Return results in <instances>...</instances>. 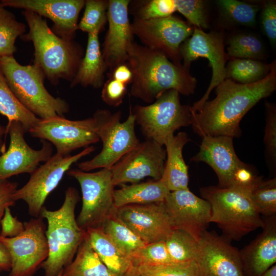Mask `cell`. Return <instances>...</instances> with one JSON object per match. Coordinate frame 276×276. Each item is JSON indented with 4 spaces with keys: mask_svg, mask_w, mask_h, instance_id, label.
<instances>
[{
    "mask_svg": "<svg viewBox=\"0 0 276 276\" xmlns=\"http://www.w3.org/2000/svg\"><path fill=\"white\" fill-rule=\"evenodd\" d=\"M216 97L207 100L201 109L192 114V129L201 136L241 135L240 123L246 113L261 99L276 89V64L263 79L250 84L225 79L215 88Z\"/></svg>",
    "mask_w": 276,
    "mask_h": 276,
    "instance_id": "6da1fadb",
    "label": "cell"
},
{
    "mask_svg": "<svg viewBox=\"0 0 276 276\" xmlns=\"http://www.w3.org/2000/svg\"><path fill=\"white\" fill-rule=\"evenodd\" d=\"M127 62L133 73L130 94L145 103H152L170 89L185 96L195 92L197 80L189 69L175 63L160 51L133 42Z\"/></svg>",
    "mask_w": 276,
    "mask_h": 276,
    "instance_id": "7a4b0ae2",
    "label": "cell"
},
{
    "mask_svg": "<svg viewBox=\"0 0 276 276\" xmlns=\"http://www.w3.org/2000/svg\"><path fill=\"white\" fill-rule=\"evenodd\" d=\"M22 14L29 31L21 38L33 43V64L53 85L58 84L61 79L71 82L84 56L82 46L74 40H65L55 34L45 19L36 13L24 10Z\"/></svg>",
    "mask_w": 276,
    "mask_h": 276,
    "instance_id": "3957f363",
    "label": "cell"
},
{
    "mask_svg": "<svg viewBox=\"0 0 276 276\" xmlns=\"http://www.w3.org/2000/svg\"><path fill=\"white\" fill-rule=\"evenodd\" d=\"M255 188L234 186L200 189L202 198L211 205L210 222L216 223L223 237L230 241H238L264 225V220L251 199Z\"/></svg>",
    "mask_w": 276,
    "mask_h": 276,
    "instance_id": "277c9868",
    "label": "cell"
},
{
    "mask_svg": "<svg viewBox=\"0 0 276 276\" xmlns=\"http://www.w3.org/2000/svg\"><path fill=\"white\" fill-rule=\"evenodd\" d=\"M79 196L76 189L68 188L65 192L62 206L50 211L43 207L40 216L47 220L45 231L49 256L41 265L45 276H57L73 260L78 249L86 235L75 218V210Z\"/></svg>",
    "mask_w": 276,
    "mask_h": 276,
    "instance_id": "5b68a950",
    "label": "cell"
},
{
    "mask_svg": "<svg viewBox=\"0 0 276 276\" xmlns=\"http://www.w3.org/2000/svg\"><path fill=\"white\" fill-rule=\"evenodd\" d=\"M0 72L18 101L39 119L63 117L68 112L67 102L45 88V75L36 65H22L13 56H4L0 57Z\"/></svg>",
    "mask_w": 276,
    "mask_h": 276,
    "instance_id": "8992f818",
    "label": "cell"
},
{
    "mask_svg": "<svg viewBox=\"0 0 276 276\" xmlns=\"http://www.w3.org/2000/svg\"><path fill=\"white\" fill-rule=\"evenodd\" d=\"M122 113L99 109L93 115L95 131L102 143L101 151L92 159L77 164L79 169L89 171L111 169L140 142L135 131V119L130 108L126 120L121 122Z\"/></svg>",
    "mask_w": 276,
    "mask_h": 276,
    "instance_id": "52a82bcc",
    "label": "cell"
},
{
    "mask_svg": "<svg viewBox=\"0 0 276 276\" xmlns=\"http://www.w3.org/2000/svg\"><path fill=\"white\" fill-rule=\"evenodd\" d=\"M190 105H183L179 93L170 89L163 93L152 103L136 105L131 108L143 134L147 140L163 145L167 138L181 127L191 125Z\"/></svg>",
    "mask_w": 276,
    "mask_h": 276,
    "instance_id": "ba28073f",
    "label": "cell"
},
{
    "mask_svg": "<svg viewBox=\"0 0 276 276\" xmlns=\"http://www.w3.org/2000/svg\"><path fill=\"white\" fill-rule=\"evenodd\" d=\"M66 172L78 181L81 189L82 205L76 220L78 225L85 230L101 227L116 211L111 170L103 168L87 172L70 169Z\"/></svg>",
    "mask_w": 276,
    "mask_h": 276,
    "instance_id": "9c48e42d",
    "label": "cell"
},
{
    "mask_svg": "<svg viewBox=\"0 0 276 276\" xmlns=\"http://www.w3.org/2000/svg\"><path fill=\"white\" fill-rule=\"evenodd\" d=\"M95 150L93 146L85 148L77 154L63 156L56 153L39 166L28 181L13 195L14 201L22 200L28 206L29 214L38 218L48 195L57 187L71 166Z\"/></svg>",
    "mask_w": 276,
    "mask_h": 276,
    "instance_id": "30bf717a",
    "label": "cell"
},
{
    "mask_svg": "<svg viewBox=\"0 0 276 276\" xmlns=\"http://www.w3.org/2000/svg\"><path fill=\"white\" fill-rule=\"evenodd\" d=\"M25 229L14 238L0 236L11 261L9 276H32L49 256L45 226L42 217L24 223Z\"/></svg>",
    "mask_w": 276,
    "mask_h": 276,
    "instance_id": "8fae6325",
    "label": "cell"
},
{
    "mask_svg": "<svg viewBox=\"0 0 276 276\" xmlns=\"http://www.w3.org/2000/svg\"><path fill=\"white\" fill-rule=\"evenodd\" d=\"M191 36L180 47L182 65L189 69L192 61L203 57L208 59L212 71L211 80L205 93L191 106L190 111L192 113L201 109L212 90L225 79V64L228 56L225 52L223 38L220 33H206L202 29L194 27Z\"/></svg>",
    "mask_w": 276,
    "mask_h": 276,
    "instance_id": "7c38bea8",
    "label": "cell"
},
{
    "mask_svg": "<svg viewBox=\"0 0 276 276\" xmlns=\"http://www.w3.org/2000/svg\"><path fill=\"white\" fill-rule=\"evenodd\" d=\"M29 132L32 137L53 144L56 153L63 156L100 141L93 117L75 121L59 116L40 119Z\"/></svg>",
    "mask_w": 276,
    "mask_h": 276,
    "instance_id": "4fadbf2b",
    "label": "cell"
},
{
    "mask_svg": "<svg viewBox=\"0 0 276 276\" xmlns=\"http://www.w3.org/2000/svg\"><path fill=\"white\" fill-rule=\"evenodd\" d=\"M131 26L133 35L143 45L160 51L175 63L181 64L180 45L194 28L173 15L146 20L134 18Z\"/></svg>",
    "mask_w": 276,
    "mask_h": 276,
    "instance_id": "5bb4252c",
    "label": "cell"
},
{
    "mask_svg": "<svg viewBox=\"0 0 276 276\" xmlns=\"http://www.w3.org/2000/svg\"><path fill=\"white\" fill-rule=\"evenodd\" d=\"M164 146L151 140L140 142L110 169L114 186L138 183L147 177L159 180L166 157Z\"/></svg>",
    "mask_w": 276,
    "mask_h": 276,
    "instance_id": "9a60e30c",
    "label": "cell"
},
{
    "mask_svg": "<svg viewBox=\"0 0 276 276\" xmlns=\"http://www.w3.org/2000/svg\"><path fill=\"white\" fill-rule=\"evenodd\" d=\"M26 132L20 123H8L6 134L9 135L10 144L7 150L0 155V181L21 173L31 174L40 162H45L52 156L53 148L50 143L41 140V148L33 149L25 140Z\"/></svg>",
    "mask_w": 276,
    "mask_h": 276,
    "instance_id": "2e32d148",
    "label": "cell"
},
{
    "mask_svg": "<svg viewBox=\"0 0 276 276\" xmlns=\"http://www.w3.org/2000/svg\"><path fill=\"white\" fill-rule=\"evenodd\" d=\"M195 261L199 276H244L239 250L213 231L198 241Z\"/></svg>",
    "mask_w": 276,
    "mask_h": 276,
    "instance_id": "e0dca14e",
    "label": "cell"
},
{
    "mask_svg": "<svg viewBox=\"0 0 276 276\" xmlns=\"http://www.w3.org/2000/svg\"><path fill=\"white\" fill-rule=\"evenodd\" d=\"M164 202L173 229L183 231L198 241L211 223L209 202L189 189L170 192Z\"/></svg>",
    "mask_w": 276,
    "mask_h": 276,
    "instance_id": "ac0fdd59",
    "label": "cell"
},
{
    "mask_svg": "<svg viewBox=\"0 0 276 276\" xmlns=\"http://www.w3.org/2000/svg\"><path fill=\"white\" fill-rule=\"evenodd\" d=\"M116 214L146 244L165 241L173 229L164 201L125 205Z\"/></svg>",
    "mask_w": 276,
    "mask_h": 276,
    "instance_id": "d6986e66",
    "label": "cell"
},
{
    "mask_svg": "<svg viewBox=\"0 0 276 276\" xmlns=\"http://www.w3.org/2000/svg\"><path fill=\"white\" fill-rule=\"evenodd\" d=\"M84 0H2L0 6L22 9L51 19L54 32L67 40H73L78 30L79 13Z\"/></svg>",
    "mask_w": 276,
    "mask_h": 276,
    "instance_id": "ffe728a7",
    "label": "cell"
},
{
    "mask_svg": "<svg viewBox=\"0 0 276 276\" xmlns=\"http://www.w3.org/2000/svg\"><path fill=\"white\" fill-rule=\"evenodd\" d=\"M130 1L109 0L107 12L108 24L102 53L109 72L126 62L128 50L133 41L128 11Z\"/></svg>",
    "mask_w": 276,
    "mask_h": 276,
    "instance_id": "44dd1931",
    "label": "cell"
},
{
    "mask_svg": "<svg viewBox=\"0 0 276 276\" xmlns=\"http://www.w3.org/2000/svg\"><path fill=\"white\" fill-rule=\"evenodd\" d=\"M191 161L209 165L218 177L217 186L221 188L233 186L237 173L247 165L237 155L233 138L223 135L202 136L199 150Z\"/></svg>",
    "mask_w": 276,
    "mask_h": 276,
    "instance_id": "7402d4cb",
    "label": "cell"
},
{
    "mask_svg": "<svg viewBox=\"0 0 276 276\" xmlns=\"http://www.w3.org/2000/svg\"><path fill=\"white\" fill-rule=\"evenodd\" d=\"M263 220L262 233L239 251L244 276H261L276 262V215Z\"/></svg>",
    "mask_w": 276,
    "mask_h": 276,
    "instance_id": "603a6c76",
    "label": "cell"
},
{
    "mask_svg": "<svg viewBox=\"0 0 276 276\" xmlns=\"http://www.w3.org/2000/svg\"><path fill=\"white\" fill-rule=\"evenodd\" d=\"M190 141L188 134L182 131L169 136L164 143L166 157L159 180L170 192L189 189L188 166L184 160L182 150Z\"/></svg>",
    "mask_w": 276,
    "mask_h": 276,
    "instance_id": "cb8c5ba5",
    "label": "cell"
},
{
    "mask_svg": "<svg viewBox=\"0 0 276 276\" xmlns=\"http://www.w3.org/2000/svg\"><path fill=\"white\" fill-rule=\"evenodd\" d=\"M99 34H88L85 53L71 82V88L80 85L98 89L103 86L107 67L101 50Z\"/></svg>",
    "mask_w": 276,
    "mask_h": 276,
    "instance_id": "d4e9b609",
    "label": "cell"
},
{
    "mask_svg": "<svg viewBox=\"0 0 276 276\" xmlns=\"http://www.w3.org/2000/svg\"><path fill=\"white\" fill-rule=\"evenodd\" d=\"M89 241L101 260L114 276H122L132 266L124 254L102 227L86 230Z\"/></svg>",
    "mask_w": 276,
    "mask_h": 276,
    "instance_id": "484cf974",
    "label": "cell"
},
{
    "mask_svg": "<svg viewBox=\"0 0 276 276\" xmlns=\"http://www.w3.org/2000/svg\"><path fill=\"white\" fill-rule=\"evenodd\" d=\"M170 192L160 180L125 186L114 191V207L164 201Z\"/></svg>",
    "mask_w": 276,
    "mask_h": 276,
    "instance_id": "4316f807",
    "label": "cell"
},
{
    "mask_svg": "<svg viewBox=\"0 0 276 276\" xmlns=\"http://www.w3.org/2000/svg\"><path fill=\"white\" fill-rule=\"evenodd\" d=\"M62 276H114L101 260L86 235L74 260L62 271Z\"/></svg>",
    "mask_w": 276,
    "mask_h": 276,
    "instance_id": "83f0119b",
    "label": "cell"
},
{
    "mask_svg": "<svg viewBox=\"0 0 276 276\" xmlns=\"http://www.w3.org/2000/svg\"><path fill=\"white\" fill-rule=\"evenodd\" d=\"M0 114L6 117L8 123L16 121L20 123L27 132L39 120L25 107L8 87L2 74L0 76Z\"/></svg>",
    "mask_w": 276,
    "mask_h": 276,
    "instance_id": "f1b7e54d",
    "label": "cell"
},
{
    "mask_svg": "<svg viewBox=\"0 0 276 276\" xmlns=\"http://www.w3.org/2000/svg\"><path fill=\"white\" fill-rule=\"evenodd\" d=\"M275 62L265 64L256 59L235 58L225 66V79L241 84L253 83L264 79Z\"/></svg>",
    "mask_w": 276,
    "mask_h": 276,
    "instance_id": "f546056e",
    "label": "cell"
},
{
    "mask_svg": "<svg viewBox=\"0 0 276 276\" xmlns=\"http://www.w3.org/2000/svg\"><path fill=\"white\" fill-rule=\"evenodd\" d=\"M101 227L119 248L128 257L146 244L117 217L116 212L105 221Z\"/></svg>",
    "mask_w": 276,
    "mask_h": 276,
    "instance_id": "4dcf8cb0",
    "label": "cell"
},
{
    "mask_svg": "<svg viewBox=\"0 0 276 276\" xmlns=\"http://www.w3.org/2000/svg\"><path fill=\"white\" fill-rule=\"evenodd\" d=\"M26 29V25L18 21L13 13L0 6V57L13 56L15 41Z\"/></svg>",
    "mask_w": 276,
    "mask_h": 276,
    "instance_id": "1f68e13d",
    "label": "cell"
},
{
    "mask_svg": "<svg viewBox=\"0 0 276 276\" xmlns=\"http://www.w3.org/2000/svg\"><path fill=\"white\" fill-rule=\"evenodd\" d=\"M165 241L173 262L195 260L198 241L188 233L180 229H173Z\"/></svg>",
    "mask_w": 276,
    "mask_h": 276,
    "instance_id": "d6a6232c",
    "label": "cell"
},
{
    "mask_svg": "<svg viewBox=\"0 0 276 276\" xmlns=\"http://www.w3.org/2000/svg\"><path fill=\"white\" fill-rule=\"evenodd\" d=\"M108 1L86 0L83 15L78 24V30L88 34L100 33L107 22Z\"/></svg>",
    "mask_w": 276,
    "mask_h": 276,
    "instance_id": "836d02e7",
    "label": "cell"
},
{
    "mask_svg": "<svg viewBox=\"0 0 276 276\" xmlns=\"http://www.w3.org/2000/svg\"><path fill=\"white\" fill-rule=\"evenodd\" d=\"M132 266L155 265L173 262L165 241L147 244L129 256Z\"/></svg>",
    "mask_w": 276,
    "mask_h": 276,
    "instance_id": "e575fe53",
    "label": "cell"
},
{
    "mask_svg": "<svg viewBox=\"0 0 276 276\" xmlns=\"http://www.w3.org/2000/svg\"><path fill=\"white\" fill-rule=\"evenodd\" d=\"M227 48L228 56L241 59H260L264 56L261 41L250 34H239L233 36Z\"/></svg>",
    "mask_w": 276,
    "mask_h": 276,
    "instance_id": "d590c367",
    "label": "cell"
},
{
    "mask_svg": "<svg viewBox=\"0 0 276 276\" xmlns=\"http://www.w3.org/2000/svg\"><path fill=\"white\" fill-rule=\"evenodd\" d=\"M254 204L260 215L271 217L276 214V178L262 180L251 194Z\"/></svg>",
    "mask_w": 276,
    "mask_h": 276,
    "instance_id": "8d00e7d4",
    "label": "cell"
},
{
    "mask_svg": "<svg viewBox=\"0 0 276 276\" xmlns=\"http://www.w3.org/2000/svg\"><path fill=\"white\" fill-rule=\"evenodd\" d=\"M136 268L141 276H199L195 260L140 266Z\"/></svg>",
    "mask_w": 276,
    "mask_h": 276,
    "instance_id": "74e56055",
    "label": "cell"
},
{
    "mask_svg": "<svg viewBox=\"0 0 276 276\" xmlns=\"http://www.w3.org/2000/svg\"><path fill=\"white\" fill-rule=\"evenodd\" d=\"M217 3L226 16L233 21L248 26L255 24L258 6L236 0H219Z\"/></svg>",
    "mask_w": 276,
    "mask_h": 276,
    "instance_id": "f35d334b",
    "label": "cell"
},
{
    "mask_svg": "<svg viewBox=\"0 0 276 276\" xmlns=\"http://www.w3.org/2000/svg\"><path fill=\"white\" fill-rule=\"evenodd\" d=\"M133 14L134 18L151 19L172 15L177 11L176 0L138 1Z\"/></svg>",
    "mask_w": 276,
    "mask_h": 276,
    "instance_id": "ab89813d",
    "label": "cell"
},
{
    "mask_svg": "<svg viewBox=\"0 0 276 276\" xmlns=\"http://www.w3.org/2000/svg\"><path fill=\"white\" fill-rule=\"evenodd\" d=\"M177 11L199 29H208L204 2L201 0H176Z\"/></svg>",
    "mask_w": 276,
    "mask_h": 276,
    "instance_id": "60d3db41",
    "label": "cell"
},
{
    "mask_svg": "<svg viewBox=\"0 0 276 276\" xmlns=\"http://www.w3.org/2000/svg\"><path fill=\"white\" fill-rule=\"evenodd\" d=\"M266 124L264 143L266 153L272 163L276 162V107L274 104L266 102Z\"/></svg>",
    "mask_w": 276,
    "mask_h": 276,
    "instance_id": "b9f144b4",
    "label": "cell"
},
{
    "mask_svg": "<svg viewBox=\"0 0 276 276\" xmlns=\"http://www.w3.org/2000/svg\"><path fill=\"white\" fill-rule=\"evenodd\" d=\"M127 92V85L109 78L102 86L101 98L107 105L118 107L122 103Z\"/></svg>",
    "mask_w": 276,
    "mask_h": 276,
    "instance_id": "7bdbcfd3",
    "label": "cell"
},
{
    "mask_svg": "<svg viewBox=\"0 0 276 276\" xmlns=\"http://www.w3.org/2000/svg\"><path fill=\"white\" fill-rule=\"evenodd\" d=\"M25 229L24 223L13 217L10 207H7L0 223V236L4 238H14Z\"/></svg>",
    "mask_w": 276,
    "mask_h": 276,
    "instance_id": "ee69618b",
    "label": "cell"
},
{
    "mask_svg": "<svg viewBox=\"0 0 276 276\" xmlns=\"http://www.w3.org/2000/svg\"><path fill=\"white\" fill-rule=\"evenodd\" d=\"M262 24L264 33L271 43L276 41V4L269 2L264 6L262 13Z\"/></svg>",
    "mask_w": 276,
    "mask_h": 276,
    "instance_id": "f6af8a7d",
    "label": "cell"
},
{
    "mask_svg": "<svg viewBox=\"0 0 276 276\" xmlns=\"http://www.w3.org/2000/svg\"><path fill=\"white\" fill-rule=\"evenodd\" d=\"M17 183L8 180L0 181V223L7 207L15 204L13 195L17 189Z\"/></svg>",
    "mask_w": 276,
    "mask_h": 276,
    "instance_id": "bcb514c9",
    "label": "cell"
},
{
    "mask_svg": "<svg viewBox=\"0 0 276 276\" xmlns=\"http://www.w3.org/2000/svg\"><path fill=\"white\" fill-rule=\"evenodd\" d=\"M108 78H111L128 85L133 80V73L131 68L125 62L114 67L107 73Z\"/></svg>",
    "mask_w": 276,
    "mask_h": 276,
    "instance_id": "7dc6e473",
    "label": "cell"
},
{
    "mask_svg": "<svg viewBox=\"0 0 276 276\" xmlns=\"http://www.w3.org/2000/svg\"><path fill=\"white\" fill-rule=\"evenodd\" d=\"M11 261L9 253L5 246L0 241V272L10 271Z\"/></svg>",
    "mask_w": 276,
    "mask_h": 276,
    "instance_id": "c3c4849f",
    "label": "cell"
},
{
    "mask_svg": "<svg viewBox=\"0 0 276 276\" xmlns=\"http://www.w3.org/2000/svg\"><path fill=\"white\" fill-rule=\"evenodd\" d=\"M261 276H276V265L274 264L265 271Z\"/></svg>",
    "mask_w": 276,
    "mask_h": 276,
    "instance_id": "681fc988",
    "label": "cell"
},
{
    "mask_svg": "<svg viewBox=\"0 0 276 276\" xmlns=\"http://www.w3.org/2000/svg\"><path fill=\"white\" fill-rule=\"evenodd\" d=\"M122 276H141V275L140 274L137 268L135 267L132 266L131 268Z\"/></svg>",
    "mask_w": 276,
    "mask_h": 276,
    "instance_id": "f907efd6",
    "label": "cell"
},
{
    "mask_svg": "<svg viewBox=\"0 0 276 276\" xmlns=\"http://www.w3.org/2000/svg\"><path fill=\"white\" fill-rule=\"evenodd\" d=\"M4 134H0V153H4L5 151V143L3 140V136Z\"/></svg>",
    "mask_w": 276,
    "mask_h": 276,
    "instance_id": "816d5d0a",
    "label": "cell"
},
{
    "mask_svg": "<svg viewBox=\"0 0 276 276\" xmlns=\"http://www.w3.org/2000/svg\"><path fill=\"white\" fill-rule=\"evenodd\" d=\"M0 134H6V128L0 124Z\"/></svg>",
    "mask_w": 276,
    "mask_h": 276,
    "instance_id": "f5cc1de1",
    "label": "cell"
},
{
    "mask_svg": "<svg viewBox=\"0 0 276 276\" xmlns=\"http://www.w3.org/2000/svg\"><path fill=\"white\" fill-rule=\"evenodd\" d=\"M62 271L63 270H61L57 276H62Z\"/></svg>",
    "mask_w": 276,
    "mask_h": 276,
    "instance_id": "db71d44e",
    "label": "cell"
},
{
    "mask_svg": "<svg viewBox=\"0 0 276 276\" xmlns=\"http://www.w3.org/2000/svg\"><path fill=\"white\" fill-rule=\"evenodd\" d=\"M2 75V73L0 72V76Z\"/></svg>",
    "mask_w": 276,
    "mask_h": 276,
    "instance_id": "11a10c76",
    "label": "cell"
}]
</instances>
